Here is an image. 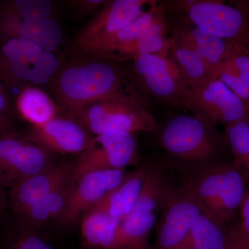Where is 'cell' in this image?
I'll list each match as a JSON object with an SVG mask.
<instances>
[{"instance_id": "cell-1", "label": "cell", "mask_w": 249, "mask_h": 249, "mask_svg": "<svg viewBox=\"0 0 249 249\" xmlns=\"http://www.w3.org/2000/svg\"><path fill=\"white\" fill-rule=\"evenodd\" d=\"M139 85L133 70L123 62L76 54L62 64L49 87L64 114L101 101L145 107Z\"/></svg>"}, {"instance_id": "cell-2", "label": "cell", "mask_w": 249, "mask_h": 249, "mask_svg": "<svg viewBox=\"0 0 249 249\" xmlns=\"http://www.w3.org/2000/svg\"><path fill=\"white\" fill-rule=\"evenodd\" d=\"M196 168L183 188L194 198L202 214L227 224L235 217L247 191L240 168L233 161Z\"/></svg>"}, {"instance_id": "cell-3", "label": "cell", "mask_w": 249, "mask_h": 249, "mask_svg": "<svg viewBox=\"0 0 249 249\" xmlns=\"http://www.w3.org/2000/svg\"><path fill=\"white\" fill-rule=\"evenodd\" d=\"M58 57L20 38L0 42V88L14 101L22 90L49 85L62 65Z\"/></svg>"}, {"instance_id": "cell-4", "label": "cell", "mask_w": 249, "mask_h": 249, "mask_svg": "<svg viewBox=\"0 0 249 249\" xmlns=\"http://www.w3.org/2000/svg\"><path fill=\"white\" fill-rule=\"evenodd\" d=\"M195 113L172 118L162 129L160 144L175 158L195 167L217 163L227 137L206 116Z\"/></svg>"}, {"instance_id": "cell-5", "label": "cell", "mask_w": 249, "mask_h": 249, "mask_svg": "<svg viewBox=\"0 0 249 249\" xmlns=\"http://www.w3.org/2000/svg\"><path fill=\"white\" fill-rule=\"evenodd\" d=\"M183 22L210 35L249 46V19L243 1L235 6L217 0H185L174 4Z\"/></svg>"}, {"instance_id": "cell-6", "label": "cell", "mask_w": 249, "mask_h": 249, "mask_svg": "<svg viewBox=\"0 0 249 249\" xmlns=\"http://www.w3.org/2000/svg\"><path fill=\"white\" fill-rule=\"evenodd\" d=\"M64 115L79 123L92 135L113 132L155 131L157 124L146 107L119 101H101Z\"/></svg>"}, {"instance_id": "cell-7", "label": "cell", "mask_w": 249, "mask_h": 249, "mask_svg": "<svg viewBox=\"0 0 249 249\" xmlns=\"http://www.w3.org/2000/svg\"><path fill=\"white\" fill-rule=\"evenodd\" d=\"M133 61L139 84L154 97L170 106L188 107L191 88L170 54H144Z\"/></svg>"}, {"instance_id": "cell-8", "label": "cell", "mask_w": 249, "mask_h": 249, "mask_svg": "<svg viewBox=\"0 0 249 249\" xmlns=\"http://www.w3.org/2000/svg\"><path fill=\"white\" fill-rule=\"evenodd\" d=\"M134 134L113 132L95 136L92 145L72 161V181L88 173L124 170L135 164L138 153Z\"/></svg>"}, {"instance_id": "cell-9", "label": "cell", "mask_w": 249, "mask_h": 249, "mask_svg": "<svg viewBox=\"0 0 249 249\" xmlns=\"http://www.w3.org/2000/svg\"><path fill=\"white\" fill-rule=\"evenodd\" d=\"M201 214L199 205L183 187L167 189L156 249H186L193 226Z\"/></svg>"}, {"instance_id": "cell-10", "label": "cell", "mask_w": 249, "mask_h": 249, "mask_svg": "<svg viewBox=\"0 0 249 249\" xmlns=\"http://www.w3.org/2000/svg\"><path fill=\"white\" fill-rule=\"evenodd\" d=\"M53 153L18 137L0 138V180L11 188L56 164Z\"/></svg>"}, {"instance_id": "cell-11", "label": "cell", "mask_w": 249, "mask_h": 249, "mask_svg": "<svg viewBox=\"0 0 249 249\" xmlns=\"http://www.w3.org/2000/svg\"><path fill=\"white\" fill-rule=\"evenodd\" d=\"M149 0H114L93 15L75 36L71 43L74 53L83 51L128 25L146 11Z\"/></svg>"}, {"instance_id": "cell-12", "label": "cell", "mask_w": 249, "mask_h": 249, "mask_svg": "<svg viewBox=\"0 0 249 249\" xmlns=\"http://www.w3.org/2000/svg\"><path fill=\"white\" fill-rule=\"evenodd\" d=\"M187 108L224 127L240 121L249 123L248 105L217 79L191 88Z\"/></svg>"}, {"instance_id": "cell-13", "label": "cell", "mask_w": 249, "mask_h": 249, "mask_svg": "<svg viewBox=\"0 0 249 249\" xmlns=\"http://www.w3.org/2000/svg\"><path fill=\"white\" fill-rule=\"evenodd\" d=\"M124 170H106L83 175L73 182L63 213L56 219L64 227L73 226L124 179Z\"/></svg>"}, {"instance_id": "cell-14", "label": "cell", "mask_w": 249, "mask_h": 249, "mask_svg": "<svg viewBox=\"0 0 249 249\" xmlns=\"http://www.w3.org/2000/svg\"><path fill=\"white\" fill-rule=\"evenodd\" d=\"M94 137L77 121L58 116L45 124L32 126L24 139L52 153L81 154L92 145Z\"/></svg>"}, {"instance_id": "cell-15", "label": "cell", "mask_w": 249, "mask_h": 249, "mask_svg": "<svg viewBox=\"0 0 249 249\" xmlns=\"http://www.w3.org/2000/svg\"><path fill=\"white\" fill-rule=\"evenodd\" d=\"M71 170L72 162H61L10 188L9 209L15 217L52 192L71 181Z\"/></svg>"}, {"instance_id": "cell-16", "label": "cell", "mask_w": 249, "mask_h": 249, "mask_svg": "<svg viewBox=\"0 0 249 249\" xmlns=\"http://www.w3.org/2000/svg\"><path fill=\"white\" fill-rule=\"evenodd\" d=\"M157 7V1H152L150 8L133 22L90 46L78 55L123 62L129 59L134 60L137 42L151 22Z\"/></svg>"}, {"instance_id": "cell-17", "label": "cell", "mask_w": 249, "mask_h": 249, "mask_svg": "<svg viewBox=\"0 0 249 249\" xmlns=\"http://www.w3.org/2000/svg\"><path fill=\"white\" fill-rule=\"evenodd\" d=\"M10 38L31 41L55 53L63 41V33L52 17L27 19L0 13V42Z\"/></svg>"}, {"instance_id": "cell-18", "label": "cell", "mask_w": 249, "mask_h": 249, "mask_svg": "<svg viewBox=\"0 0 249 249\" xmlns=\"http://www.w3.org/2000/svg\"><path fill=\"white\" fill-rule=\"evenodd\" d=\"M148 170L149 166L142 165L132 173L127 174L121 183L92 209L106 213L111 217L124 220L138 200Z\"/></svg>"}, {"instance_id": "cell-19", "label": "cell", "mask_w": 249, "mask_h": 249, "mask_svg": "<svg viewBox=\"0 0 249 249\" xmlns=\"http://www.w3.org/2000/svg\"><path fill=\"white\" fill-rule=\"evenodd\" d=\"M122 221L95 209L82 217L81 236L85 249H120Z\"/></svg>"}, {"instance_id": "cell-20", "label": "cell", "mask_w": 249, "mask_h": 249, "mask_svg": "<svg viewBox=\"0 0 249 249\" xmlns=\"http://www.w3.org/2000/svg\"><path fill=\"white\" fill-rule=\"evenodd\" d=\"M170 53L191 89L214 80L213 71L196 47L175 31L170 36Z\"/></svg>"}, {"instance_id": "cell-21", "label": "cell", "mask_w": 249, "mask_h": 249, "mask_svg": "<svg viewBox=\"0 0 249 249\" xmlns=\"http://www.w3.org/2000/svg\"><path fill=\"white\" fill-rule=\"evenodd\" d=\"M214 79L222 81L249 106V46L236 43L231 53L216 69Z\"/></svg>"}, {"instance_id": "cell-22", "label": "cell", "mask_w": 249, "mask_h": 249, "mask_svg": "<svg viewBox=\"0 0 249 249\" xmlns=\"http://www.w3.org/2000/svg\"><path fill=\"white\" fill-rule=\"evenodd\" d=\"M73 181L55 190L29 209L15 217L21 227L31 231L38 232L41 227L50 219H57L66 209Z\"/></svg>"}, {"instance_id": "cell-23", "label": "cell", "mask_w": 249, "mask_h": 249, "mask_svg": "<svg viewBox=\"0 0 249 249\" xmlns=\"http://www.w3.org/2000/svg\"><path fill=\"white\" fill-rule=\"evenodd\" d=\"M173 31L183 36L196 47L213 73L218 66L231 53L237 43L210 35L183 21L177 24Z\"/></svg>"}, {"instance_id": "cell-24", "label": "cell", "mask_w": 249, "mask_h": 249, "mask_svg": "<svg viewBox=\"0 0 249 249\" xmlns=\"http://www.w3.org/2000/svg\"><path fill=\"white\" fill-rule=\"evenodd\" d=\"M16 113L32 126L40 125L62 114L56 101L37 87L22 90L15 100Z\"/></svg>"}, {"instance_id": "cell-25", "label": "cell", "mask_w": 249, "mask_h": 249, "mask_svg": "<svg viewBox=\"0 0 249 249\" xmlns=\"http://www.w3.org/2000/svg\"><path fill=\"white\" fill-rule=\"evenodd\" d=\"M165 11L164 5L157 4L151 22L136 45L134 58L144 54H170V36Z\"/></svg>"}, {"instance_id": "cell-26", "label": "cell", "mask_w": 249, "mask_h": 249, "mask_svg": "<svg viewBox=\"0 0 249 249\" xmlns=\"http://www.w3.org/2000/svg\"><path fill=\"white\" fill-rule=\"evenodd\" d=\"M201 214L196 219L186 249H227L229 229Z\"/></svg>"}, {"instance_id": "cell-27", "label": "cell", "mask_w": 249, "mask_h": 249, "mask_svg": "<svg viewBox=\"0 0 249 249\" xmlns=\"http://www.w3.org/2000/svg\"><path fill=\"white\" fill-rule=\"evenodd\" d=\"M155 223V213L127 216L121 222L120 249H151L149 238Z\"/></svg>"}, {"instance_id": "cell-28", "label": "cell", "mask_w": 249, "mask_h": 249, "mask_svg": "<svg viewBox=\"0 0 249 249\" xmlns=\"http://www.w3.org/2000/svg\"><path fill=\"white\" fill-rule=\"evenodd\" d=\"M166 191L161 170L158 168L149 167L138 200L127 216L155 213L159 205L163 202Z\"/></svg>"}, {"instance_id": "cell-29", "label": "cell", "mask_w": 249, "mask_h": 249, "mask_svg": "<svg viewBox=\"0 0 249 249\" xmlns=\"http://www.w3.org/2000/svg\"><path fill=\"white\" fill-rule=\"evenodd\" d=\"M226 137L246 183L249 181V123L240 121L226 126Z\"/></svg>"}, {"instance_id": "cell-30", "label": "cell", "mask_w": 249, "mask_h": 249, "mask_svg": "<svg viewBox=\"0 0 249 249\" xmlns=\"http://www.w3.org/2000/svg\"><path fill=\"white\" fill-rule=\"evenodd\" d=\"M52 12V3L47 0L0 1V13L15 17L27 19L50 18Z\"/></svg>"}, {"instance_id": "cell-31", "label": "cell", "mask_w": 249, "mask_h": 249, "mask_svg": "<svg viewBox=\"0 0 249 249\" xmlns=\"http://www.w3.org/2000/svg\"><path fill=\"white\" fill-rule=\"evenodd\" d=\"M12 225L3 236L0 249H53L38 232L21 227L15 220Z\"/></svg>"}, {"instance_id": "cell-32", "label": "cell", "mask_w": 249, "mask_h": 249, "mask_svg": "<svg viewBox=\"0 0 249 249\" xmlns=\"http://www.w3.org/2000/svg\"><path fill=\"white\" fill-rule=\"evenodd\" d=\"M16 114L14 101L0 88V138L17 137Z\"/></svg>"}, {"instance_id": "cell-33", "label": "cell", "mask_w": 249, "mask_h": 249, "mask_svg": "<svg viewBox=\"0 0 249 249\" xmlns=\"http://www.w3.org/2000/svg\"><path fill=\"white\" fill-rule=\"evenodd\" d=\"M107 2V0H71L68 1V4L76 14L85 17L96 14Z\"/></svg>"}, {"instance_id": "cell-34", "label": "cell", "mask_w": 249, "mask_h": 249, "mask_svg": "<svg viewBox=\"0 0 249 249\" xmlns=\"http://www.w3.org/2000/svg\"><path fill=\"white\" fill-rule=\"evenodd\" d=\"M227 249H249V235L240 222L232 224L229 229Z\"/></svg>"}, {"instance_id": "cell-35", "label": "cell", "mask_w": 249, "mask_h": 249, "mask_svg": "<svg viewBox=\"0 0 249 249\" xmlns=\"http://www.w3.org/2000/svg\"><path fill=\"white\" fill-rule=\"evenodd\" d=\"M0 180V227L8 223V210L9 209V192Z\"/></svg>"}, {"instance_id": "cell-36", "label": "cell", "mask_w": 249, "mask_h": 249, "mask_svg": "<svg viewBox=\"0 0 249 249\" xmlns=\"http://www.w3.org/2000/svg\"><path fill=\"white\" fill-rule=\"evenodd\" d=\"M241 227L249 235V189H247L241 203L240 209Z\"/></svg>"}, {"instance_id": "cell-37", "label": "cell", "mask_w": 249, "mask_h": 249, "mask_svg": "<svg viewBox=\"0 0 249 249\" xmlns=\"http://www.w3.org/2000/svg\"><path fill=\"white\" fill-rule=\"evenodd\" d=\"M244 6L246 11H247V14H248V17L249 19V1H243Z\"/></svg>"}]
</instances>
